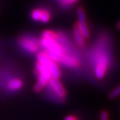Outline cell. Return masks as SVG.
I'll return each instance as SVG.
<instances>
[{"label": "cell", "mask_w": 120, "mask_h": 120, "mask_svg": "<svg viewBox=\"0 0 120 120\" xmlns=\"http://www.w3.org/2000/svg\"><path fill=\"white\" fill-rule=\"evenodd\" d=\"M109 113L106 110H102L100 112V116H99V120H109Z\"/></svg>", "instance_id": "4fadbf2b"}, {"label": "cell", "mask_w": 120, "mask_h": 120, "mask_svg": "<svg viewBox=\"0 0 120 120\" xmlns=\"http://www.w3.org/2000/svg\"><path fill=\"white\" fill-rule=\"evenodd\" d=\"M43 9L44 6H38L36 8H34L32 10L30 11V16L31 20L34 21V22H41V19Z\"/></svg>", "instance_id": "8fae6325"}, {"label": "cell", "mask_w": 120, "mask_h": 120, "mask_svg": "<svg viewBox=\"0 0 120 120\" xmlns=\"http://www.w3.org/2000/svg\"><path fill=\"white\" fill-rule=\"evenodd\" d=\"M37 59L38 62H40L49 69V72L51 73L52 77L56 79H59L61 77L62 73L58 63L50 58L44 51L38 52L37 54Z\"/></svg>", "instance_id": "277c9868"}, {"label": "cell", "mask_w": 120, "mask_h": 120, "mask_svg": "<svg viewBox=\"0 0 120 120\" xmlns=\"http://www.w3.org/2000/svg\"><path fill=\"white\" fill-rule=\"evenodd\" d=\"M73 38H74V41H75L76 45L80 48H84L86 45V41L87 40L83 38L82 34L79 30L76 23H74L73 27Z\"/></svg>", "instance_id": "9c48e42d"}, {"label": "cell", "mask_w": 120, "mask_h": 120, "mask_svg": "<svg viewBox=\"0 0 120 120\" xmlns=\"http://www.w3.org/2000/svg\"><path fill=\"white\" fill-rule=\"evenodd\" d=\"M18 45L23 52L33 55L38 53L40 49L39 40L30 34H23L18 38Z\"/></svg>", "instance_id": "3957f363"}, {"label": "cell", "mask_w": 120, "mask_h": 120, "mask_svg": "<svg viewBox=\"0 0 120 120\" xmlns=\"http://www.w3.org/2000/svg\"><path fill=\"white\" fill-rule=\"evenodd\" d=\"M59 63H61L65 66L69 67V68H77L80 66V60L70 53L62 56L60 59Z\"/></svg>", "instance_id": "52a82bcc"}, {"label": "cell", "mask_w": 120, "mask_h": 120, "mask_svg": "<svg viewBox=\"0 0 120 120\" xmlns=\"http://www.w3.org/2000/svg\"><path fill=\"white\" fill-rule=\"evenodd\" d=\"M110 65V56L106 50L101 49L98 53L94 66V75L98 80H101L106 76Z\"/></svg>", "instance_id": "6da1fadb"}, {"label": "cell", "mask_w": 120, "mask_h": 120, "mask_svg": "<svg viewBox=\"0 0 120 120\" xmlns=\"http://www.w3.org/2000/svg\"><path fill=\"white\" fill-rule=\"evenodd\" d=\"M76 16H77V20L76 22V24L79 30L83 36V38L86 40H88L90 38V30L87 21L86 12L83 7H78L77 8Z\"/></svg>", "instance_id": "5b68a950"}, {"label": "cell", "mask_w": 120, "mask_h": 120, "mask_svg": "<svg viewBox=\"0 0 120 120\" xmlns=\"http://www.w3.org/2000/svg\"><path fill=\"white\" fill-rule=\"evenodd\" d=\"M46 87H49L50 92H51L55 97H56L57 100H59V101L66 100L67 92L63 84H62L61 83V81L59 80V79L51 77Z\"/></svg>", "instance_id": "8992f818"}, {"label": "cell", "mask_w": 120, "mask_h": 120, "mask_svg": "<svg viewBox=\"0 0 120 120\" xmlns=\"http://www.w3.org/2000/svg\"><path fill=\"white\" fill-rule=\"evenodd\" d=\"M23 86V80L20 78H13L6 83V89L11 92H16L20 90Z\"/></svg>", "instance_id": "30bf717a"}, {"label": "cell", "mask_w": 120, "mask_h": 120, "mask_svg": "<svg viewBox=\"0 0 120 120\" xmlns=\"http://www.w3.org/2000/svg\"><path fill=\"white\" fill-rule=\"evenodd\" d=\"M64 120H79L77 119V117L75 116H73V115H68L65 117Z\"/></svg>", "instance_id": "5bb4252c"}, {"label": "cell", "mask_w": 120, "mask_h": 120, "mask_svg": "<svg viewBox=\"0 0 120 120\" xmlns=\"http://www.w3.org/2000/svg\"><path fill=\"white\" fill-rule=\"evenodd\" d=\"M120 96V84L117 86L116 87H115L111 92L109 93V98L110 99H116L118 97Z\"/></svg>", "instance_id": "7c38bea8"}, {"label": "cell", "mask_w": 120, "mask_h": 120, "mask_svg": "<svg viewBox=\"0 0 120 120\" xmlns=\"http://www.w3.org/2000/svg\"><path fill=\"white\" fill-rule=\"evenodd\" d=\"M34 70L38 80L34 87V90L35 92H41L45 87H46L48 83L52 77V75L49 69L38 61L35 63Z\"/></svg>", "instance_id": "7a4b0ae2"}, {"label": "cell", "mask_w": 120, "mask_h": 120, "mask_svg": "<svg viewBox=\"0 0 120 120\" xmlns=\"http://www.w3.org/2000/svg\"><path fill=\"white\" fill-rule=\"evenodd\" d=\"M116 28H117V29H118V30H120V21H119L118 23H117V24H116Z\"/></svg>", "instance_id": "9a60e30c"}, {"label": "cell", "mask_w": 120, "mask_h": 120, "mask_svg": "<svg viewBox=\"0 0 120 120\" xmlns=\"http://www.w3.org/2000/svg\"><path fill=\"white\" fill-rule=\"evenodd\" d=\"M61 10L67 12L70 10L78 3L80 0H53Z\"/></svg>", "instance_id": "ba28073f"}]
</instances>
